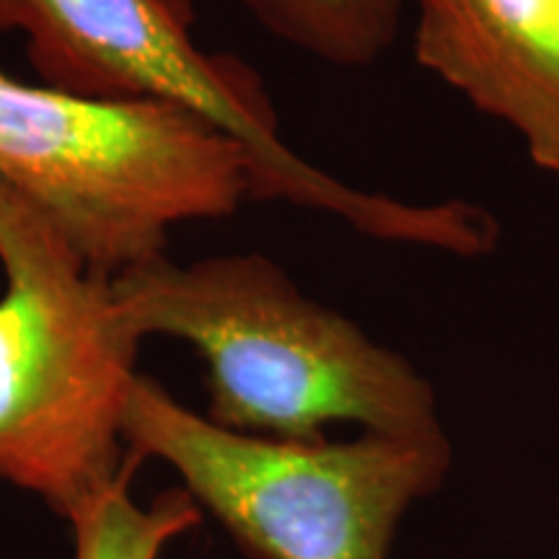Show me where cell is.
<instances>
[{"label": "cell", "mask_w": 559, "mask_h": 559, "mask_svg": "<svg viewBox=\"0 0 559 559\" xmlns=\"http://www.w3.org/2000/svg\"><path fill=\"white\" fill-rule=\"evenodd\" d=\"M128 330L187 342L205 362L210 423L319 443L332 423L362 432H443L436 389L407 358L319 304L264 254L177 262L160 254L111 280Z\"/></svg>", "instance_id": "6da1fadb"}, {"label": "cell", "mask_w": 559, "mask_h": 559, "mask_svg": "<svg viewBox=\"0 0 559 559\" xmlns=\"http://www.w3.org/2000/svg\"><path fill=\"white\" fill-rule=\"evenodd\" d=\"M192 0H0V32L24 37L39 83L115 102L187 109L241 145L251 200L340 218L358 234L459 257L495 251L500 226L464 200L407 202L321 171L280 138L267 88L247 62L194 41Z\"/></svg>", "instance_id": "7a4b0ae2"}, {"label": "cell", "mask_w": 559, "mask_h": 559, "mask_svg": "<svg viewBox=\"0 0 559 559\" xmlns=\"http://www.w3.org/2000/svg\"><path fill=\"white\" fill-rule=\"evenodd\" d=\"M0 481L68 523L130 479L122 440L140 340L111 280L0 179Z\"/></svg>", "instance_id": "3957f363"}, {"label": "cell", "mask_w": 559, "mask_h": 559, "mask_svg": "<svg viewBox=\"0 0 559 559\" xmlns=\"http://www.w3.org/2000/svg\"><path fill=\"white\" fill-rule=\"evenodd\" d=\"M0 179L107 280L166 254L181 223L228 218L251 198L247 153L192 111L70 94L3 66Z\"/></svg>", "instance_id": "277c9868"}, {"label": "cell", "mask_w": 559, "mask_h": 559, "mask_svg": "<svg viewBox=\"0 0 559 559\" xmlns=\"http://www.w3.org/2000/svg\"><path fill=\"white\" fill-rule=\"evenodd\" d=\"M132 459H158L254 559H386L412 502L443 485L445 432L296 443L236 432L138 373L122 412Z\"/></svg>", "instance_id": "5b68a950"}, {"label": "cell", "mask_w": 559, "mask_h": 559, "mask_svg": "<svg viewBox=\"0 0 559 559\" xmlns=\"http://www.w3.org/2000/svg\"><path fill=\"white\" fill-rule=\"evenodd\" d=\"M415 58L559 179V0H412Z\"/></svg>", "instance_id": "8992f818"}, {"label": "cell", "mask_w": 559, "mask_h": 559, "mask_svg": "<svg viewBox=\"0 0 559 559\" xmlns=\"http://www.w3.org/2000/svg\"><path fill=\"white\" fill-rule=\"evenodd\" d=\"M272 37L337 68H368L400 37L407 0H236Z\"/></svg>", "instance_id": "52a82bcc"}, {"label": "cell", "mask_w": 559, "mask_h": 559, "mask_svg": "<svg viewBox=\"0 0 559 559\" xmlns=\"http://www.w3.org/2000/svg\"><path fill=\"white\" fill-rule=\"evenodd\" d=\"M130 479L70 521L75 559H160L174 539L200 526L202 510L185 487L166 489L143 508L132 500Z\"/></svg>", "instance_id": "ba28073f"}]
</instances>
